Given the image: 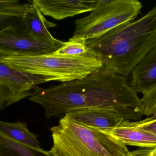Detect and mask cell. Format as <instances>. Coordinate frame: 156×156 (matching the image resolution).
<instances>
[{
	"label": "cell",
	"instance_id": "6da1fadb",
	"mask_svg": "<svg viewBox=\"0 0 156 156\" xmlns=\"http://www.w3.org/2000/svg\"><path fill=\"white\" fill-rule=\"evenodd\" d=\"M28 100L42 106L47 119H61L71 111L86 109L109 110L127 121L144 115L141 99L127 78L104 68L81 79L46 89L35 86Z\"/></svg>",
	"mask_w": 156,
	"mask_h": 156
},
{
	"label": "cell",
	"instance_id": "7a4b0ae2",
	"mask_svg": "<svg viewBox=\"0 0 156 156\" xmlns=\"http://www.w3.org/2000/svg\"><path fill=\"white\" fill-rule=\"evenodd\" d=\"M85 44L103 68L127 78L156 46V5L139 19L86 40Z\"/></svg>",
	"mask_w": 156,
	"mask_h": 156
},
{
	"label": "cell",
	"instance_id": "3957f363",
	"mask_svg": "<svg viewBox=\"0 0 156 156\" xmlns=\"http://www.w3.org/2000/svg\"><path fill=\"white\" fill-rule=\"evenodd\" d=\"M50 129L58 156H127L126 145L103 132L78 124L66 117Z\"/></svg>",
	"mask_w": 156,
	"mask_h": 156
},
{
	"label": "cell",
	"instance_id": "277c9868",
	"mask_svg": "<svg viewBox=\"0 0 156 156\" xmlns=\"http://www.w3.org/2000/svg\"><path fill=\"white\" fill-rule=\"evenodd\" d=\"M0 62L20 72L63 82L81 79L103 68L102 63L92 55L66 57L52 53H17L3 58Z\"/></svg>",
	"mask_w": 156,
	"mask_h": 156
},
{
	"label": "cell",
	"instance_id": "5b68a950",
	"mask_svg": "<svg viewBox=\"0 0 156 156\" xmlns=\"http://www.w3.org/2000/svg\"><path fill=\"white\" fill-rule=\"evenodd\" d=\"M143 5L138 0L98 1L90 15L75 21L71 39L86 40L136 20Z\"/></svg>",
	"mask_w": 156,
	"mask_h": 156
},
{
	"label": "cell",
	"instance_id": "8992f818",
	"mask_svg": "<svg viewBox=\"0 0 156 156\" xmlns=\"http://www.w3.org/2000/svg\"><path fill=\"white\" fill-rule=\"evenodd\" d=\"M50 81V78L20 72L0 62V111L29 97L38 84Z\"/></svg>",
	"mask_w": 156,
	"mask_h": 156
},
{
	"label": "cell",
	"instance_id": "52a82bcc",
	"mask_svg": "<svg viewBox=\"0 0 156 156\" xmlns=\"http://www.w3.org/2000/svg\"><path fill=\"white\" fill-rule=\"evenodd\" d=\"M64 43L61 40L54 42L31 36L24 30L22 22L0 31V48L16 53L50 54Z\"/></svg>",
	"mask_w": 156,
	"mask_h": 156
},
{
	"label": "cell",
	"instance_id": "ba28073f",
	"mask_svg": "<svg viewBox=\"0 0 156 156\" xmlns=\"http://www.w3.org/2000/svg\"><path fill=\"white\" fill-rule=\"evenodd\" d=\"M64 117L78 124L98 131L113 129L125 121L123 117L117 113L101 109L74 110Z\"/></svg>",
	"mask_w": 156,
	"mask_h": 156
},
{
	"label": "cell",
	"instance_id": "9c48e42d",
	"mask_svg": "<svg viewBox=\"0 0 156 156\" xmlns=\"http://www.w3.org/2000/svg\"><path fill=\"white\" fill-rule=\"evenodd\" d=\"M98 1L33 0L43 15L60 20L82 13L91 12Z\"/></svg>",
	"mask_w": 156,
	"mask_h": 156
},
{
	"label": "cell",
	"instance_id": "30bf717a",
	"mask_svg": "<svg viewBox=\"0 0 156 156\" xmlns=\"http://www.w3.org/2000/svg\"><path fill=\"white\" fill-rule=\"evenodd\" d=\"M125 145L144 148H156V136L133 125L132 122L124 121L120 125L111 130L100 131Z\"/></svg>",
	"mask_w": 156,
	"mask_h": 156
},
{
	"label": "cell",
	"instance_id": "8fae6325",
	"mask_svg": "<svg viewBox=\"0 0 156 156\" xmlns=\"http://www.w3.org/2000/svg\"><path fill=\"white\" fill-rule=\"evenodd\" d=\"M129 85L137 93L144 94L156 87V46L132 70Z\"/></svg>",
	"mask_w": 156,
	"mask_h": 156
},
{
	"label": "cell",
	"instance_id": "7c38bea8",
	"mask_svg": "<svg viewBox=\"0 0 156 156\" xmlns=\"http://www.w3.org/2000/svg\"><path fill=\"white\" fill-rule=\"evenodd\" d=\"M31 2L29 9L22 20V27L26 33L36 38L54 42L58 41L48 30V28L56 26V24L48 21L38 7Z\"/></svg>",
	"mask_w": 156,
	"mask_h": 156
},
{
	"label": "cell",
	"instance_id": "4fadbf2b",
	"mask_svg": "<svg viewBox=\"0 0 156 156\" xmlns=\"http://www.w3.org/2000/svg\"><path fill=\"white\" fill-rule=\"evenodd\" d=\"M0 133L27 148L36 151L42 150L37 136L28 130L26 123H9L0 121Z\"/></svg>",
	"mask_w": 156,
	"mask_h": 156
},
{
	"label": "cell",
	"instance_id": "5bb4252c",
	"mask_svg": "<svg viewBox=\"0 0 156 156\" xmlns=\"http://www.w3.org/2000/svg\"><path fill=\"white\" fill-rule=\"evenodd\" d=\"M85 41L86 40L83 39L69 38L68 41L65 42L61 47L52 54L66 57L81 56L91 55L88 51Z\"/></svg>",
	"mask_w": 156,
	"mask_h": 156
},
{
	"label": "cell",
	"instance_id": "9a60e30c",
	"mask_svg": "<svg viewBox=\"0 0 156 156\" xmlns=\"http://www.w3.org/2000/svg\"><path fill=\"white\" fill-rule=\"evenodd\" d=\"M31 3H22L18 0H0V14L25 16Z\"/></svg>",
	"mask_w": 156,
	"mask_h": 156
},
{
	"label": "cell",
	"instance_id": "2e32d148",
	"mask_svg": "<svg viewBox=\"0 0 156 156\" xmlns=\"http://www.w3.org/2000/svg\"><path fill=\"white\" fill-rule=\"evenodd\" d=\"M143 95L141 101L144 106V115H156V87Z\"/></svg>",
	"mask_w": 156,
	"mask_h": 156
},
{
	"label": "cell",
	"instance_id": "e0dca14e",
	"mask_svg": "<svg viewBox=\"0 0 156 156\" xmlns=\"http://www.w3.org/2000/svg\"><path fill=\"white\" fill-rule=\"evenodd\" d=\"M25 16L0 14V31L10 26L20 24Z\"/></svg>",
	"mask_w": 156,
	"mask_h": 156
},
{
	"label": "cell",
	"instance_id": "ac0fdd59",
	"mask_svg": "<svg viewBox=\"0 0 156 156\" xmlns=\"http://www.w3.org/2000/svg\"><path fill=\"white\" fill-rule=\"evenodd\" d=\"M132 123L134 126L150 132L156 136V115L150 116L138 122H132Z\"/></svg>",
	"mask_w": 156,
	"mask_h": 156
},
{
	"label": "cell",
	"instance_id": "d6986e66",
	"mask_svg": "<svg viewBox=\"0 0 156 156\" xmlns=\"http://www.w3.org/2000/svg\"><path fill=\"white\" fill-rule=\"evenodd\" d=\"M16 151V154L20 156H58L50 151H45L43 149L40 151H36L22 145L18 146Z\"/></svg>",
	"mask_w": 156,
	"mask_h": 156
},
{
	"label": "cell",
	"instance_id": "ffe728a7",
	"mask_svg": "<svg viewBox=\"0 0 156 156\" xmlns=\"http://www.w3.org/2000/svg\"><path fill=\"white\" fill-rule=\"evenodd\" d=\"M127 156H156L154 148H143L129 152Z\"/></svg>",
	"mask_w": 156,
	"mask_h": 156
},
{
	"label": "cell",
	"instance_id": "44dd1931",
	"mask_svg": "<svg viewBox=\"0 0 156 156\" xmlns=\"http://www.w3.org/2000/svg\"><path fill=\"white\" fill-rule=\"evenodd\" d=\"M16 54H17V53L13 52V51H10V50L0 48V61H1V60L5 57L12 56V55Z\"/></svg>",
	"mask_w": 156,
	"mask_h": 156
},
{
	"label": "cell",
	"instance_id": "7402d4cb",
	"mask_svg": "<svg viewBox=\"0 0 156 156\" xmlns=\"http://www.w3.org/2000/svg\"><path fill=\"white\" fill-rule=\"evenodd\" d=\"M154 151L155 154L156 156V148H154Z\"/></svg>",
	"mask_w": 156,
	"mask_h": 156
}]
</instances>
